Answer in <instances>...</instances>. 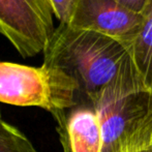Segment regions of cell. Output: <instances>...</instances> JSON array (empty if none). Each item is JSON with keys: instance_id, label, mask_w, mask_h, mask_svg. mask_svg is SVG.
I'll use <instances>...</instances> for the list:
<instances>
[{"instance_id": "obj_12", "label": "cell", "mask_w": 152, "mask_h": 152, "mask_svg": "<svg viewBox=\"0 0 152 152\" xmlns=\"http://www.w3.org/2000/svg\"><path fill=\"white\" fill-rule=\"evenodd\" d=\"M0 121H1V115H0Z\"/></svg>"}, {"instance_id": "obj_7", "label": "cell", "mask_w": 152, "mask_h": 152, "mask_svg": "<svg viewBox=\"0 0 152 152\" xmlns=\"http://www.w3.org/2000/svg\"><path fill=\"white\" fill-rule=\"evenodd\" d=\"M142 15L143 24L130 55L145 87L152 93V0H147Z\"/></svg>"}, {"instance_id": "obj_8", "label": "cell", "mask_w": 152, "mask_h": 152, "mask_svg": "<svg viewBox=\"0 0 152 152\" xmlns=\"http://www.w3.org/2000/svg\"><path fill=\"white\" fill-rule=\"evenodd\" d=\"M0 152H38L16 127L0 121Z\"/></svg>"}, {"instance_id": "obj_2", "label": "cell", "mask_w": 152, "mask_h": 152, "mask_svg": "<svg viewBox=\"0 0 152 152\" xmlns=\"http://www.w3.org/2000/svg\"><path fill=\"white\" fill-rule=\"evenodd\" d=\"M86 98L99 121L100 152H138L152 145V93L140 77L119 81Z\"/></svg>"}, {"instance_id": "obj_11", "label": "cell", "mask_w": 152, "mask_h": 152, "mask_svg": "<svg viewBox=\"0 0 152 152\" xmlns=\"http://www.w3.org/2000/svg\"><path fill=\"white\" fill-rule=\"evenodd\" d=\"M138 152H152V145H151L150 147H148V148H146V149H143V150L138 151Z\"/></svg>"}, {"instance_id": "obj_3", "label": "cell", "mask_w": 152, "mask_h": 152, "mask_svg": "<svg viewBox=\"0 0 152 152\" xmlns=\"http://www.w3.org/2000/svg\"><path fill=\"white\" fill-rule=\"evenodd\" d=\"M79 95L77 82L60 68L0 61V102L38 107L56 117L74 107Z\"/></svg>"}, {"instance_id": "obj_10", "label": "cell", "mask_w": 152, "mask_h": 152, "mask_svg": "<svg viewBox=\"0 0 152 152\" xmlns=\"http://www.w3.org/2000/svg\"><path fill=\"white\" fill-rule=\"evenodd\" d=\"M117 1L136 12H141V14L147 3V0H117Z\"/></svg>"}, {"instance_id": "obj_5", "label": "cell", "mask_w": 152, "mask_h": 152, "mask_svg": "<svg viewBox=\"0 0 152 152\" xmlns=\"http://www.w3.org/2000/svg\"><path fill=\"white\" fill-rule=\"evenodd\" d=\"M144 17L117 0H80L66 25L102 34L123 45L130 53Z\"/></svg>"}, {"instance_id": "obj_4", "label": "cell", "mask_w": 152, "mask_h": 152, "mask_svg": "<svg viewBox=\"0 0 152 152\" xmlns=\"http://www.w3.org/2000/svg\"><path fill=\"white\" fill-rule=\"evenodd\" d=\"M50 0H0V34L24 58L46 50L56 27Z\"/></svg>"}, {"instance_id": "obj_6", "label": "cell", "mask_w": 152, "mask_h": 152, "mask_svg": "<svg viewBox=\"0 0 152 152\" xmlns=\"http://www.w3.org/2000/svg\"><path fill=\"white\" fill-rule=\"evenodd\" d=\"M63 152H100L102 134L93 104L82 95L78 102L54 117Z\"/></svg>"}, {"instance_id": "obj_9", "label": "cell", "mask_w": 152, "mask_h": 152, "mask_svg": "<svg viewBox=\"0 0 152 152\" xmlns=\"http://www.w3.org/2000/svg\"><path fill=\"white\" fill-rule=\"evenodd\" d=\"M80 0H50L54 16L61 24H68Z\"/></svg>"}, {"instance_id": "obj_1", "label": "cell", "mask_w": 152, "mask_h": 152, "mask_svg": "<svg viewBox=\"0 0 152 152\" xmlns=\"http://www.w3.org/2000/svg\"><path fill=\"white\" fill-rule=\"evenodd\" d=\"M44 63L72 77L85 97L119 81L141 77L129 51L120 42L61 23L44 51Z\"/></svg>"}]
</instances>
